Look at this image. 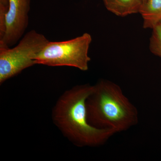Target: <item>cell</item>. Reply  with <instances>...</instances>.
<instances>
[{
	"mask_svg": "<svg viewBox=\"0 0 161 161\" xmlns=\"http://www.w3.org/2000/svg\"><path fill=\"white\" fill-rule=\"evenodd\" d=\"M93 89V86L86 84L67 90L58 98L52 111L55 125L77 147H99L115 134L112 130L96 128L89 123L86 101Z\"/></svg>",
	"mask_w": 161,
	"mask_h": 161,
	"instance_id": "1",
	"label": "cell"
},
{
	"mask_svg": "<svg viewBox=\"0 0 161 161\" xmlns=\"http://www.w3.org/2000/svg\"><path fill=\"white\" fill-rule=\"evenodd\" d=\"M87 116L93 126L114 133L129 130L138 122V112L118 85L102 79L86 101Z\"/></svg>",
	"mask_w": 161,
	"mask_h": 161,
	"instance_id": "2",
	"label": "cell"
},
{
	"mask_svg": "<svg viewBox=\"0 0 161 161\" xmlns=\"http://www.w3.org/2000/svg\"><path fill=\"white\" fill-rule=\"evenodd\" d=\"M48 41L44 35L32 30L13 48L0 43V83L36 65V57Z\"/></svg>",
	"mask_w": 161,
	"mask_h": 161,
	"instance_id": "3",
	"label": "cell"
},
{
	"mask_svg": "<svg viewBox=\"0 0 161 161\" xmlns=\"http://www.w3.org/2000/svg\"><path fill=\"white\" fill-rule=\"evenodd\" d=\"M92 40L90 34L66 41H48L35 59L36 64L48 66H69L86 71L91 58L89 49Z\"/></svg>",
	"mask_w": 161,
	"mask_h": 161,
	"instance_id": "4",
	"label": "cell"
},
{
	"mask_svg": "<svg viewBox=\"0 0 161 161\" xmlns=\"http://www.w3.org/2000/svg\"><path fill=\"white\" fill-rule=\"evenodd\" d=\"M30 0H9L5 34L0 43L11 47L23 37L28 27Z\"/></svg>",
	"mask_w": 161,
	"mask_h": 161,
	"instance_id": "5",
	"label": "cell"
},
{
	"mask_svg": "<svg viewBox=\"0 0 161 161\" xmlns=\"http://www.w3.org/2000/svg\"><path fill=\"white\" fill-rule=\"evenodd\" d=\"M107 10L119 17L139 13L142 0H103Z\"/></svg>",
	"mask_w": 161,
	"mask_h": 161,
	"instance_id": "6",
	"label": "cell"
},
{
	"mask_svg": "<svg viewBox=\"0 0 161 161\" xmlns=\"http://www.w3.org/2000/svg\"><path fill=\"white\" fill-rule=\"evenodd\" d=\"M139 13L143 19V28L152 29L161 22V0H147Z\"/></svg>",
	"mask_w": 161,
	"mask_h": 161,
	"instance_id": "7",
	"label": "cell"
},
{
	"mask_svg": "<svg viewBox=\"0 0 161 161\" xmlns=\"http://www.w3.org/2000/svg\"><path fill=\"white\" fill-rule=\"evenodd\" d=\"M152 30L149 49L153 54L161 58V23L157 24Z\"/></svg>",
	"mask_w": 161,
	"mask_h": 161,
	"instance_id": "8",
	"label": "cell"
},
{
	"mask_svg": "<svg viewBox=\"0 0 161 161\" xmlns=\"http://www.w3.org/2000/svg\"><path fill=\"white\" fill-rule=\"evenodd\" d=\"M9 7V0H0V40L5 34L6 16Z\"/></svg>",
	"mask_w": 161,
	"mask_h": 161,
	"instance_id": "9",
	"label": "cell"
},
{
	"mask_svg": "<svg viewBox=\"0 0 161 161\" xmlns=\"http://www.w3.org/2000/svg\"><path fill=\"white\" fill-rule=\"evenodd\" d=\"M146 1H147V0H142V1H143V4L144 3H145V2H146Z\"/></svg>",
	"mask_w": 161,
	"mask_h": 161,
	"instance_id": "10",
	"label": "cell"
},
{
	"mask_svg": "<svg viewBox=\"0 0 161 161\" xmlns=\"http://www.w3.org/2000/svg\"></svg>",
	"mask_w": 161,
	"mask_h": 161,
	"instance_id": "11",
	"label": "cell"
}]
</instances>
